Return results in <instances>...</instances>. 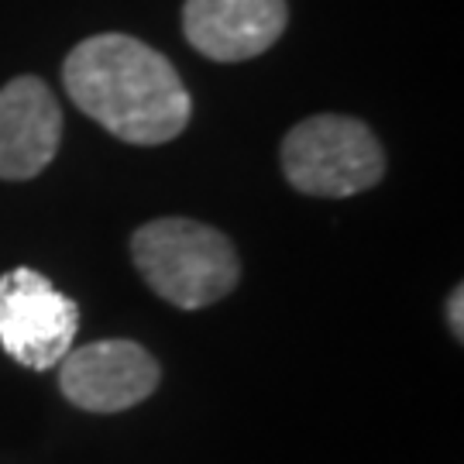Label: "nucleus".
<instances>
[{"label":"nucleus","instance_id":"obj_3","mask_svg":"<svg viewBox=\"0 0 464 464\" xmlns=\"http://www.w3.org/2000/svg\"><path fill=\"white\" fill-rule=\"evenodd\" d=\"M282 172L306 197H354L379 186L385 151L358 117L316 114L299 121L282 141Z\"/></svg>","mask_w":464,"mask_h":464},{"label":"nucleus","instance_id":"obj_2","mask_svg":"<svg viewBox=\"0 0 464 464\" xmlns=\"http://www.w3.org/2000/svg\"><path fill=\"white\" fill-rule=\"evenodd\" d=\"M131 258L149 289L179 310H203L231 296L241 279L231 237L186 217H162L138 227L131 237Z\"/></svg>","mask_w":464,"mask_h":464},{"label":"nucleus","instance_id":"obj_6","mask_svg":"<svg viewBox=\"0 0 464 464\" xmlns=\"http://www.w3.org/2000/svg\"><path fill=\"white\" fill-rule=\"evenodd\" d=\"M63 141L59 100L38 76L0 86V179L24 183L45 172Z\"/></svg>","mask_w":464,"mask_h":464},{"label":"nucleus","instance_id":"obj_7","mask_svg":"<svg viewBox=\"0 0 464 464\" xmlns=\"http://www.w3.org/2000/svg\"><path fill=\"white\" fill-rule=\"evenodd\" d=\"M289 24L285 0H186L183 32L214 63H245L268 52Z\"/></svg>","mask_w":464,"mask_h":464},{"label":"nucleus","instance_id":"obj_8","mask_svg":"<svg viewBox=\"0 0 464 464\" xmlns=\"http://www.w3.org/2000/svg\"><path fill=\"white\" fill-rule=\"evenodd\" d=\"M461 303H464V289H461V285H458V289L450 293V299H448V324H450V331H454V337H458V341H461V337H464Z\"/></svg>","mask_w":464,"mask_h":464},{"label":"nucleus","instance_id":"obj_5","mask_svg":"<svg viewBox=\"0 0 464 464\" xmlns=\"http://www.w3.org/2000/svg\"><path fill=\"white\" fill-rule=\"evenodd\" d=\"M63 396L86 413H121L159 389L162 368L134 341H93L59 362Z\"/></svg>","mask_w":464,"mask_h":464},{"label":"nucleus","instance_id":"obj_4","mask_svg":"<svg viewBox=\"0 0 464 464\" xmlns=\"http://www.w3.org/2000/svg\"><path fill=\"white\" fill-rule=\"evenodd\" d=\"M80 306L59 293L49 276L21 266L0 276V348L17 365L55 368L76 341Z\"/></svg>","mask_w":464,"mask_h":464},{"label":"nucleus","instance_id":"obj_1","mask_svg":"<svg viewBox=\"0 0 464 464\" xmlns=\"http://www.w3.org/2000/svg\"><path fill=\"white\" fill-rule=\"evenodd\" d=\"M69 100L128 145H166L193 114L176 66L131 34H93L66 55Z\"/></svg>","mask_w":464,"mask_h":464}]
</instances>
